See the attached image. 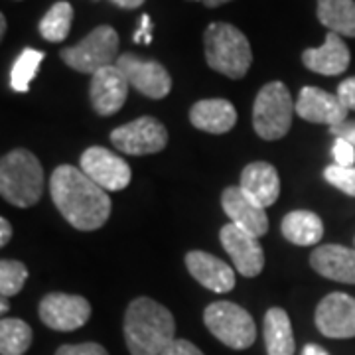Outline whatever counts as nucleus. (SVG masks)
<instances>
[{
    "label": "nucleus",
    "mask_w": 355,
    "mask_h": 355,
    "mask_svg": "<svg viewBox=\"0 0 355 355\" xmlns=\"http://www.w3.org/2000/svg\"><path fill=\"white\" fill-rule=\"evenodd\" d=\"M51 202L71 227L95 231L111 217V198L81 168L62 164L50 178Z\"/></svg>",
    "instance_id": "obj_1"
},
{
    "label": "nucleus",
    "mask_w": 355,
    "mask_h": 355,
    "mask_svg": "<svg viewBox=\"0 0 355 355\" xmlns=\"http://www.w3.org/2000/svg\"><path fill=\"white\" fill-rule=\"evenodd\" d=\"M123 330L130 355H162L176 340V322L172 312L144 296L128 304Z\"/></svg>",
    "instance_id": "obj_2"
},
{
    "label": "nucleus",
    "mask_w": 355,
    "mask_h": 355,
    "mask_svg": "<svg viewBox=\"0 0 355 355\" xmlns=\"http://www.w3.org/2000/svg\"><path fill=\"white\" fill-rule=\"evenodd\" d=\"M203 48L207 65L229 79H243L253 64V51L247 36L227 22H214L205 28Z\"/></svg>",
    "instance_id": "obj_3"
},
{
    "label": "nucleus",
    "mask_w": 355,
    "mask_h": 355,
    "mask_svg": "<svg viewBox=\"0 0 355 355\" xmlns=\"http://www.w3.org/2000/svg\"><path fill=\"white\" fill-rule=\"evenodd\" d=\"M0 193L16 207H32L44 193V170L26 148L4 154L0 162Z\"/></svg>",
    "instance_id": "obj_4"
},
{
    "label": "nucleus",
    "mask_w": 355,
    "mask_h": 355,
    "mask_svg": "<svg viewBox=\"0 0 355 355\" xmlns=\"http://www.w3.org/2000/svg\"><path fill=\"white\" fill-rule=\"evenodd\" d=\"M296 103L282 81H270L257 93L253 105L254 132L265 140L282 139L292 127Z\"/></svg>",
    "instance_id": "obj_5"
},
{
    "label": "nucleus",
    "mask_w": 355,
    "mask_h": 355,
    "mask_svg": "<svg viewBox=\"0 0 355 355\" xmlns=\"http://www.w3.org/2000/svg\"><path fill=\"white\" fill-rule=\"evenodd\" d=\"M60 55L67 67L85 76H95L103 67L116 64L119 34L114 32L113 26H97L79 44L64 48Z\"/></svg>",
    "instance_id": "obj_6"
},
{
    "label": "nucleus",
    "mask_w": 355,
    "mask_h": 355,
    "mask_svg": "<svg viewBox=\"0 0 355 355\" xmlns=\"http://www.w3.org/2000/svg\"><path fill=\"white\" fill-rule=\"evenodd\" d=\"M203 322L207 330L231 349H247L257 340L253 316L235 302L219 300L205 308Z\"/></svg>",
    "instance_id": "obj_7"
},
{
    "label": "nucleus",
    "mask_w": 355,
    "mask_h": 355,
    "mask_svg": "<svg viewBox=\"0 0 355 355\" xmlns=\"http://www.w3.org/2000/svg\"><path fill=\"white\" fill-rule=\"evenodd\" d=\"M113 146L123 154L144 156L164 150L168 144V130L154 116H140L111 132Z\"/></svg>",
    "instance_id": "obj_8"
},
{
    "label": "nucleus",
    "mask_w": 355,
    "mask_h": 355,
    "mask_svg": "<svg viewBox=\"0 0 355 355\" xmlns=\"http://www.w3.org/2000/svg\"><path fill=\"white\" fill-rule=\"evenodd\" d=\"M40 320L55 331H73L87 324L91 304L77 294L51 292L42 298L38 308Z\"/></svg>",
    "instance_id": "obj_9"
},
{
    "label": "nucleus",
    "mask_w": 355,
    "mask_h": 355,
    "mask_svg": "<svg viewBox=\"0 0 355 355\" xmlns=\"http://www.w3.org/2000/svg\"><path fill=\"white\" fill-rule=\"evenodd\" d=\"M81 170L105 191H121L130 184V166L119 156L103 146H91L81 154Z\"/></svg>",
    "instance_id": "obj_10"
},
{
    "label": "nucleus",
    "mask_w": 355,
    "mask_h": 355,
    "mask_svg": "<svg viewBox=\"0 0 355 355\" xmlns=\"http://www.w3.org/2000/svg\"><path fill=\"white\" fill-rule=\"evenodd\" d=\"M114 65L125 73L128 83L144 97L162 99L172 89V77L160 62L144 60L135 53H123L119 55Z\"/></svg>",
    "instance_id": "obj_11"
},
{
    "label": "nucleus",
    "mask_w": 355,
    "mask_h": 355,
    "mask_svg": "<svg viewBox=\"0 0 355 355\" xmlns=\"http://www.w3.org/2000/svg\"><path fill=\"white\" fill-rule=\"evenodd\" d=\"M219 241L225 253L231 257L237 272H241L247 279L261 275L265 266V251L259 243V237L243 231L233 223H227L219 231Z\"/></svg>",
    "instance_id": "obj_12"
},
{
    "label": "nucleus",
    "mask_w": 355,
    "mask_h": 355,
    "mask_svg": "<svg viewBox=\"0 0 355 355\" xmlns=\"http://www.w3.org/2000/svg\"><path fill=\"white\" fill-rule=\"evenodd\" d=\"M316 328L331 340L355 338V298L345 292H331L316 308Z\"/></svg>",
    "instance_id": "obj_13"
},
{
    "label": "nucleus",
    "mask_w": 355,
    "mask_h": 355,
    "mask_svg": "<svg viewBox=\"0 0 355 355\" xmlns=\"http://www.w3.org/2000/svg\"><path fill=\"white\" fill-rule=\"evenodd\" d=\"M128 87H130L128 79L116 65L99 69L95 76H91V85H89V101L93 111L101 116L119 113L127 101Z\"/></svg>",
    "instance_id": "obj_14"
},
{
    "label": "nucleus",
    "mask_w": 355,
    "mask_h": 355,
    "mask_svg": "<svg viewBox=\"0 0 355 355\" xmlns=\"http://www.w3.org/2000/svg\"><path fill=\"white\" fill-rule=\"evenodd\" d=\"M347 109L338 95H331L320 87H302L296 99V114L314 125L340 127L347 121Z\"/></svg>",
    "instance_id": "obj_15"
},
{
    "label": "nucleus",
    "mask_w": 355,
    "mask_h": 355,
    "mask_svg": "<svg viewBox=\"0 0 355 355\" xmlns=\"http://www.w3.org/2000/svg\"><path fill=\"white\" fill-rule=\"evenodd\" d=\"M221 205L233 225L251 233L254 237H263L268 231V217L265 207L257 203L243 190L241 186H229L221 193Z\"/></svg>",
    "instance_id": "obj_16"
},
{
    "label": "nucleus",
    "mask_w": 355,
    "mask_h": 355,
    "mask_svg": "<svg viewBox=\"0 0 355 355\" xmlns=\"http://www.w3.org/2000/svg\"><path fill=\"white\" fill-rule=\"evenodd\" d=\"M186 266L191 277L207 291L225 294L235 288V270L219 257L205 251H190L186 254Z\"/></svg>",
    "instance_id": "obj_17"
},
{
    "label": "nucleus",
    "mask_w": 355,
    "mask_h": 355,
    "mask_svg": "<svg viewBox=\"0 0 355 355\" xmlns=\"http://www.w3.org/2000/svg\"><path fill=\"white\" fill-rule=\"evenodd\" d=\"M349 48L345 46L340 34L330 32L320 48H308L302 53L304 65L320 76H342L349 67Z\"/></svg>",
    "instance_id": "obj_18"
},
{
    "label": "nucleus",
    "mask_w": 355,
    "mask_h": 355,
    "mask_svg": "<svg viewBox=\"0 0 355 355\" xmlns=\"http://www.w3.org/2000/svg\"><path fill=\"white\" fill-rule=\"evenodd\" d=\"M310 265L324 279L355 284V249L343 245H322L310 254Z\"/></svg>",
    "instance_id": "obj_19"
},
{
    "label": "nucleus",
    "mask_w": 355,
    "mask_h": 355,
    "mask_svg": "<svg viewBox=\"0 0 355 355\" xmlns=\"http://www.w3.org/2000/svg\"><path fill=\"white\" fill-rule=\"evenodd\" d=\"M190 123L209 135H225L237 123V111L227 99H202L190 109Z\"/></svg>",
    "instance_id": "obj_20"
},
{
    "label": "nucleus",
    "mask_w": 355,
    "mask_h": 355,
    "mask_svg": "<svg viewBox=\"0 0 355 355\" xmlns=\"http://www.w3.org/2000/svg\"><path fill=\"white\" fill-rule=\"evenodd\" d=\"M241 188L254 202L263 207H270L277 203L280 196V178L277 168L268 162H251L243 168Z\"/></svg>",
    "instance_id": "obj_21"
},
{
    "label": "nucleus",
    "mask_w": 355,
    "mask_h": 355,
    "mask_svg": "<svg viewBox=\"0 0 355 355\" xmlns=\"http://www.w3.org/2000/svg\"><path fill=\"white\" fill-rule=\"evenodd\" d=\"M280 231L286 241L300 247H310L324 237V221L314 211L296 209L284 216L280 223Z\"/></svg>",
    "instance_id": "obj_22"
},
{
    "label": "nucleus",
    "mask_w": 355,
    "mask_h": 355,
    "mask_svg": "<svg viewBox=\"0 0 355 355\" xmlns=\"http://www.w3.org/2000/svg\"><path fill=\"white\" fill-rule=\"evenodd\" d=\"M265 345L268 355H294L291 318L282 308H270L265 314Z\"/></svg>",
    "instance_id": "obj_23"
},
{
    "label": "nucleus",
    "mask_w": 355,
    "mask_h": 355,
    "mask_svg": "<svg viewBox=\"0 0 355 355\" xmlns=\"http://www.w3.org/2000/svg\"><path fill=\"white\" fill-rule=\"evenodd\" d=\"M318 20L330 32L355 38V0H318Z\"/></svg>",
    "instance_id": "obj_24"
},
{
    "label": "nucleus",
    "mask_w": 355,
    "mask_h": 355,
    "mask_svg": "<svg viewBox=\"0 0 355 355\" xmlns=\"http://www.w3.org/2000/svg\"><path fill=\"white\" fill-rule=\"evenodd\" d=\"M32 328L24 320L18 318H2L0 322V354L24 355L32 345Z\"/></svg>",
    "instance_id": "obj_25"
},
{
    "label": "nucleus",
    "mask_w": 355,
    "mask_h": 355,
    "mask_svg": "<svg viewBox=\"0 0 355 355\" xmlns=\"http://www.w3.org/2000/svg\"><path fill=\"white\" fill-rule=\"evenodd\" d=\"M73 22V6L65 0H60L51 6L48 12L44 14V18L40 20L38 30L42 38L48 42H64L71 30Z\"/></svg>",
    "instance_id": "obj_26"
},
{
    "label": "nucleus",
    "mask_w": 355,
    "mask_h": 355,
    "mask_svg": "<svg viewBox=\"0 0 355 355\" xmlns=\"http://www.w3.org/2000/svg\"><path fill=\"white\" fill-rule=\"evenodd\" d=\"M44 58H46V53L34 50V48H26V50L20 51V55L16 58L12 69H10V87L16 93H26L30 89V83L34 81V77L38 73Z\"/></svg>",
    "instance_id": "obj_27"
},
{
    "label": "nucleus",
    "mask_w": 355,
    "mask_h": 355,
    "mask_svg": "<svg viewBox=\"0 0 355 355\" xmlns=\"http://www.w3.org/2000/svg\"><path fill=\"white\" fill-rule=\"evenodd\" d=\"M26 279H28V268L20 261L2 259L0 263V294L2 298H10L14 294L22 291Z\"/></svg>",
    "instance_id": "obj_28"
},
{
    "label": "nucleus",
    "mask_w": 355,
    "mask_h": 355,
    "mask_svg": "<svg viewBox=\"0 0 355 355\" xmlns=\"http://www.w3.org/2000/svg\"><path fill=\"white\" fill-rule=\"evenodd\" d=\"M324 178L334 188L355 198V166L343 168V166L331 164L324 170Z\"/></svg>",
    "instance_id": "obj_29"
},
{
    "label": "nucleus",
    "mask_w": 355,
    "mask_h": 355,
    "mask_svg": "<svg viewBox=\"0 0 355 355\" xmlns=\"http://www.w3.org/2000/svg\"><path fill=\"white\" fill-rule=\"evenodd\" d=\"M331 156H334L338 166L349 168V166L355 164V146L347 140L336 139L334 146H331Z\"/></svg>",
    "instance_id": "obj_30"
},
{
    "label": "nucleus",
    "mask_w": 355,
    "mask_h": 355,
    "mask_svg": "<svg viewBox=\"0 0 355 355\" xmlns=\"http://www.w3.org/2000/svg\"><path fill=\"white\" fill-rule=\"evenodd\" d=\"M55 355H109V352L99 343H73V345H62Z\"/></svg>",
    "instance_id": "obj_31"
},
{
    "label": "nucleus",
    "mask_w": 355,
    "mask_h": 355,
    "mask_svg": "<svg viewBox=\"0 0 355 355\" xmlns=\"http://www.w3.org/2000/svg\"><path fill=\"white\" fill-rule=\"evenodd\" d=\"M338 97L347 111H355V77L343 79L338 87Z\"/></svg>",
    "instance_id": "obj_32"
},
{
    "label": "nucleus",
    "mask_w": 355,
    "mask_h": 355,
    "mask_svg": "<svg viewBox=\"0 0 355 355\" xmlns=\"http://www.w3.org/2000/svg\"><path fill=\"white\" fill-rule=\"evenodd\" d=\"M162 355H203V352L188 340H174L162 352Z\"/></svg>",
    "instance_id": "obj_33"
},
{
    "label": "nucleus",
    "mask_w": 355,
    "mask_h": 355,
    "mask_svg": "<svg viewBox=\"0 0 355 355\" xmlns=\"http://www.w3.org/2000/svg\"><path fill=\"white\" fill-rule=\"evenodd\" d=\"M132 40L137 44H150L153 42V20H150V14H142L139 30L135 32Z\"/></svg>",
    "instance_id": "obj_34"
},
{
    "label": "nucleus",
    "mask_w": 355,
    "mask_h": 355,
    "mask_svg": "<svg viewBox=\"0 0 355 355\" xmlns=\"http://www.w3.org/2000/svg\"><path fill=\"white\" fill-rule=\"evenodd\" d=\"M330 130L336 139L347 140V142H352L355 146V121H345L340 127H334Z\"/></svg>",
    "instance_id": "obj_35"
},
{
    "label": "nucleus",
    "mask_w": 355,
    "mask_h": 355,
    "mask_svg": "<svg viewBox=\"0 0 355 355\" xmlns=\"http://www.w3.org/2000/svg\"><path fill=\"white\" fill-rule=\"evenodd\" d=\"M10 237H12V227H10V223H8V219H0V245L2 247H6L8 241H10Z\"/></svg>",
    "instance_id": "obj_36"
},
{
    "label": "nucleus",
    "mask_w": 355,
    "mask_h": 355,
    "mask_svg": "<svg viewBox=\"0 0 355 355\" xmlns=\"http://www.w3.org/2000/svg\"><path fill=\"white\" fill-rule=\"evenodd\" d=\"M111 2L119 8H125V10H132V8H139L144 4V0H111Z\"/></svg>",
    "instance_id": "obj_37"
},
{
    "label": "nucleus",
    "mask_w": 355,
    "mask_h": 355,
    "mask_svg": "<svg viewBox=\"0 0 355 355\" xmlns=\"http://www.w3.org/2000/svg\"><path fill=\"white\" fill-rule=\"evenodd\" d=\"M302 355H330L324 347H320L316 343H308L304 345V349H302Z\"/></svg>",
    "instance_id": "obj_38"
},
{
    "label": "nucleus",
    "mask_w": 355,
    "mask_h": 355,
    "mask_svg": "<svg viewBox=\"0 0 355 355\" xmlns=\"http://www.w3.org/2000/svg\"><path fill=\"white\" fill-rule=\"evenodd\" d=\"M191 2H202L207 8H217V6H221L225 2H231V0H191Z\"/></svg>",
    "instance_id": "obj_39"
},
{
    "label": "nucleus",
    "mask_w": 355,
    "mask_h": 355,
    "mask_svg": "<svg viewBox=\"0 0 355 355\" xmlns=\"http://www.w3.org/2000/svg\"><path fill=\"white\" fill-rule=\"evenodd\" d=\"M4 34H6V16L0 14V38H4Z\"/></svg>",
    "instance_id": "obj_40"
},
{
    "label": "nucleus",
    "mask_w": 355,
    "mask_h": 355,
    "mask_svg": "<svg viewBox=\"0 0 355 355\" xmlns=\"http://www.w3.org/2000/svg\"><path fill=\"white\" fill-rule=\"evenodd\" d=\"M0 310H2V314H6V312L10 310V304H8V298H2V302H0Z\"/></svg>",
    "instance_id": "obj_41"
},
{
    "label": "nucleus",
    "mask_w": 355,
    "mask_h": 355,
    "mask_svg": "<svg viewBox=\"0 0 355 355\" xmlns=\"http://www.w3.org/2000/svg\"><path fill=\"white\" fill-rule=\"evenodd\" d=\"M354 243H355V239H354Z\"/></svg>",
    "instance_id": "obj_42"
}]
</instances>
